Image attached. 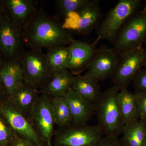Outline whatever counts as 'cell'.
Wrapping results in <instances>:
<instances>
[{
  "label": "cell",
  "mask_w": 146,
  "mask_h": 146,
  "mask_svg": "<svg viewBox=\"0 0 146 146\" xmlns=\"http://www.w3.org/2000/svg\"><path fill=\"white\" fill-rule=\"evenodd\" d=\"M22 36L24 45L29 48L42 50L69 45L74 40L58 18L48 16L42 8L22 31Z\"/></svg>",
  "instance_id": "cell-1"
},
{
  "label": "cell",
  "mask_w": 146,
  "mask_h": 146,
  "mask_svg": "<svg viewBox=\"0 0 146 146\" xmlns=\"http://www.w3.org/2000/svg\"><path fill=\"white\" fill-rule=\"evenodd\" d=\"M119 90L115 86L102 92L94 104L98 125L106 136L118 138L121 134L124 123L117 96Z\"/></svg>",
  "instance_id": "cell-2"
},
{
  "label": "cell",
  "mask_w": 146,
  "mask_h": 146,
  "mask_svg": "<svg viewBox=\"0 0 146 146\" xmlns=\"http://www.w3.org/2000/svg\"><path fill=\"white\" fill-rule=\"evenodd\" d=\"M146 42V2L126 21L112 44L118 56L142 46Z\"/></svg>",
  "instance_id": "cell-3"
},
{
  "label": "cell",
  "mask_w": 146,
  "mask_h": 146,
  "mask_svg": "<svg viewBox=\"0 0 146 146\" xmlns=\"http://www.w3.org/2000/svg\"><path fill=\"white\" fill-rule=\"evenodd\" d=\"M141 0H120L102 18L95 30L98 39L113 44L120 29L131 16L144 6Z\"/></svg>",
  "instance_id": "cell-4"
},
{
  "label": "cell",
  "mask_w": 146,
  "mask_h": 146,
  "mask_svg": "<svg viewBox=\"0 0 146 146\" xmlns=\"http://www.w3.org/2000/svg\"><path fill=\"white\" fill-rule=\"evenodd\" d=\"M20 60L24 82L37 90L42 88L52 75L46 54L42 49L25 51Z\"/></svg>",
  "instance_id": "cell-5"
},
{
  "label": "cell",
  "mask_w": 146,
  "mask_h": 146,
  "mask_svg": "<svg viewBox=\"0 0 146 146\" xmlns=\"http://www.w3.org/2000/svg\"><path fill=\"white\" fill-rule=\"evenodd\" d=\"M54 135L56 146H99L104 133L98 125L72 124L60 127Z\"/></svg>",
  "instance_id": "cell-6"
},
{
  "label": "cell",
  "mask_w": 146,
  "mask_h": 146,
  "mask_svg": "<svg viewBox=\"0 0 146 146\" xmlns=\"http://www.w3.org/2000/svg\"><path fill=\"white\" fill-rule=\"evenodd\" d=\"M51 100V97L46 95L39 96L27 117L29 122L47 146H52L54 133Z\"/></svg>",
  "instance_id": "cell-7"
},
{
  "label": "cell",
  "mask_w": 146,
  "mask_h": 146,
  "mask_svg": "<svg viewBox=\"0 0 146 146\" xmlns=\"http://www.w3.org/2000/svg\"><path fill=\"white\" fill-rule=\"evenodd\" d=\"M102 19L99 1L88 0L78 12L65 20L63 26L71 33L88 34L96 30Z\"/></svg>",
  "instance_id": "cell-8"
},
{
  "label": "cell",
  "mask_w": 146,
  "mask_h": 146,
  "mask_svg": "<svg viewBox=\"0 0 146 146\" xmlns=\"http://www.w3.org/2000/svg\"><path fill=\"white\" fill-rule=\"evenodd\" d=\"M144 67V48L139 47L118 56L111 80L119 91L127 89L136 74Z\"/></svg>",
  "instance_id": "cell-9"
},
{
  "label": "cell",
  "mask_w": 146,
  "mask_h": 146,
  "mask_svg": "<svg viewBox=\"0 0 146 146\" xmlns=\"http://www.w3.org/2000/svg\"><path fill=\"white\" fill-rule=\"evenodd\" d=\"M24 45L22 31L3 13L0 16V53L7 60L20 59Z\"/></svg>",
  "instance_id": "cell-10"
},
{
  "label": "cell",
  "mask_w": 146,
  "mask_h": 146,
  "mask_svg": "<svg viewBox=\"0 0 146 146\" xmlns=\"http://www.w3.org/2000/svg\"><path fill=\"white\" fill-rule=\"evenodd\" d=\"M0 114L18 136L29 140L37 146H45L43 141L29 122L27 117L7 99H0Z\"/></svg>",
  "instance_id": "cell-11"
},
{
  "label": "cell",
  "mask_w": 146,
  "mask_h": 146,
  "mask_svg": "<svg viewBox=\"0 0 146 146\" xmlns=\"http://www.w3.org/2000/svg\"><path fill=\"white\" fill-rule=\"evenodd\" d=\"M118 56L112 48L104 45L96 50L84 76L98 82L111 78L117 64Z\"/></svg>",
  "instance_id": "cell-12"
},
{
  "label": "cell",
  "mask_w": 146,
  "mask_h": 146,
  "mask_svg": "<svg viewBox=\"0 0 146 146\" xmlns=\"http://www.w3.org/2000/svg\"><path fill=\"white\" fill-rule=\"evenodd\" d=\"M4 13L13 23L23 31L35 16L39 9L35 0L2 1Z\"/></svg>",
  "instance_id": "cell-13"
},
{
  "label": "cell",
  "mask_w": 146,
  "mask_h": 146,
  "mask_svg": "<svg viewBox=\"0 0 146 146\" xmlns=\"http://www.w3.org/2000/svg\"><path fill=\"white\" fill-rule=\"evenodd\" d=\"M69 46L68 70L74 75H79L87 69L96 50L92 44L74 39Z\"/></svg>",
  "instance_id": "cell-14"
},
{
  "label": "cell",
  "mask_w": 146,
  "mask_h": 146,
  "mask_svg": "<svg viewBox=\"0 0 146 146\" xmlns=\"http://www.w3.org/2000/svg\"><path fill=\"white\" fill-rule=\"evenodd\" d=\"M64 97L70 106L72 124L77 125L86 124L95 113L94 104L80 96L72 88Z\"/></svg>",
  "instance_id": "cell-15"
},
{
  "label": "cell",
  "mask_w": 146,
  "mask_h": 146,
  "mask_svg": "<svg viewBox=\"0 0 146 146\" xmlns=\"http://www.w3.org/2000/svg\"><path fill=\"white\" fill-rule=\"evenodd\" d=\"M39 90L23 82L7 98L27 117L39 96Z\"/></svg>",
  "instance_id": "cell-16"
},
{
  "label": "cell",
  "mask_w": 146,
  "mask_h": 146,
  "mask_svg": "<svg viewBox=\"0 0 146 146\" xmlns=\"http://www.w3.org/2000/svg\"><path fill=\"white\" fill-rule=\"evenodd\" d=\"M24 82L20 59L6 60L0 71V83L9 96Z\"/></svg>",
  "instance_id": "cell-17"
},
{
  "label": "cell",
  "mask_w": 146,
  "mask_h": 146,
  "mask_svg": "<svg viewBox=\"0 0 146 146\" xmlns=\"http://www.w3.org/2000/svg\"><path fill=\"white\" fill-rule=\"evenodd\" d=\"M74 76L68 70L52 75L39 93L52 98L64 97L72 88Z\"/></svg>",
  "instance_id": "cell-18"
},
{
  "label": "cell",
  "mask_w": 146,
  "mask_h": 146,
  "mask_svg": "<svg viewBox=\"0 0 146 146\" xmlns=\"http://www.w3.org/2000/svg\"><path fill=\"white\" fill-rule=\"evenodd\" d=\"M117 98L124 125L140 120L135 93L123 89L118 92Z\"/></svg>",
  "instance_id": "cell-19"
},
{
  "label": "cell",
  "mask_w": 146,
  "mask_h": 146,
  "mask_svg": "<svg viewBox=\"0 0 146 146\" xmlns=\"http://www.w3.org/2000/svg\"><path fill=\"white\" fill-rule=\"evenodd\" d=\"M72 89L94 104L102 93L99 82L84 75L74 76Z\"/></svg>",
  "instance_id": "cell-20"
},
{
  "label": "cell",
  "mask_w": 146,
  "mask_h": 146,
  "mask_svg": "<svg viewBox=\"0 0 146 146\" xmlns=\"http://www.w3.org/2000/svg\"><path fill=\"white\" fill-rule=\"evenodd\" d=\"M121 139L125 146H146V121L125 125Z\"/></svg>",
  "instance_id": "cell-21"
},
{
  "label": "cell",
  "mask_w": 146,
  "mask_h": 146,
  "mask_svg": "<svg viewBox=\"0 0 146 146\" xmlns=\"http://www.w3.org/2000/svg\"><path fill=\"white\" fill-rule=\"evenodd\" d=\"M46 54L52 75L68 70L70 54L69 45L48 49Z\"/></svg>",
  "instance_id": "cell-22"
},
{
  "label": "cell",
  "mask_w": 146,
  "mask_h": 146,
  "mask_svg": "<svg viewBox=\"0 0 146 146\" xmlns=\"http://www.w3.org/2000/svg\"><path fill=\"white\" fill-rule=\"evenodd\" d=\"M51 107L55 124L60 127H63L72 124V117L70 106L65 97L51 98Z\"/></svg>",
  "instance_id": "cell-23"
},
{
  "label": "cell",
  "mask_w": 146,
  "mask_h": 146,
  "mask_svg": "<svg viewBox=\"0 0 146 146\" xmlns=\"http://www.w3.org/2000/svg\"><path fill=\"white\" fill-rule=\"evenodd\" d=\"M88 0H56L55 7L57 15L64 20L70 15L76 13Z\"/></svg>",
  "instance_id": "cell-24"
},
{
  "label": "cell",
  "mask_w": 146,
  "mask_h": 146,
  "mask_svg": "<svg viewBox=\"0 0 146 146\" xmlns=\"http://www.w3.org/2000/svg\"><path fill=\"white\" fill-rule=\"evenodd\" d=\"M16 133L0 114V146H10Z\"/></svg>",
  "instance_id": "cell-25"
},
{
  "label": "cell",
  "mask_w": 146,
  "mask_h": 146,
  "mask_svg": "<svg viewBox=\"0 0 146 146\" xmlns=\"http://www.w3.org/2000/svg\"><path fill=\"white\" fill-rule=\"evenodd\" d=\"M135 93L146 92V67L144 66L136 74L133 81Z\"/></svg>",
  "instance_id": "cell-26"
},
{
  "label": "cell",
  "mask_w": 146,
  "mask_h": 146,
  "mask_svg": "<svg viewBox=\"0 0 146 146\" xmlns=\"http://www.w3.org/2000/svg\"><path fill=\"white\" fill-rule=\"evenodd\" d=\"M134 93L136 96L139 119L146 121V92Z\"/></svg>",
  "instance_id": "cell-27"
},
{
  "label": "cell",
  "mask_w": 146,
  "mask_h": 146,
  "mask_svg": "<svg viewBox=\"0 0 146 146\" xmlns=\"http://www.w3.org/2000/svg\"><path fill=\"white\" fill-rule=\"evenodd\" d=\"M99 146H125L121 141L118 138L108 137H102Z\"/></svg>",
  "instance_id": "cell-28"
},
{
  "label": "cell",
  "mask_w": 146,
  "mask_h": 146,
  "mask_svg": "<svg viewBox=\"0 0 146 146\" xmlns=\"http://www.w3.org/2000/svg\"><path fill=\"white\" fill-rule=\"evenodd\" d=\"M10 146H37L31 142L15 134Z\"/></svg>",
  "instance_id": "cell-29"
},
{
  "label": "cell",
  "mask_w": 146,
  "mask_h": 146,
  "mask_svg": "<svg viewBox=\"0 0 146 146\" xmlns=\"http://www.w3.org/2000/svg\"><path fill=\"white\" fill-rule=\"evenodd\" d=\"M4 93H5L6 94L5 89H4L2 85L0 83V99H1L3 98V96Z\"/></svg>",
  "instance_id": "cell-30"
},
{
  "label": "cell",
  "mask_w": 146,
  "mask_h": 146,
  "mask_svg": "<svg viewBox=\"0 0 146 146\" xmlns=\"http://www.w3.org/2000/svg\"><path fill=\"white\" fill-rule=\"evenodd\" d=\"M144 66L146 67V42L145 43V47L144 48Z\"/></svg>",
  "instance_id": "cell-31"
},
{
  "label": "cell",
  "mask_w": 146,
  "mask_h": 146,
  "mask_svg": "<svg viewBox=\"0 0 146 146\" xmlns=\"http://www.w3.org/2000/svg\"><path fill=\"white\" fill-rule=\"evenodd\" d=\"M4 13V11L2 1H0V16H1Z\"/></svg>",
  "instance_id": "cell-32"
},
{
  "label": "cell",
  "mask_w": 146,
  "mask_h": 146,
  "mask_svg": "<svg viewBox=\"0 0 146 146\" xmlns=\"http://www.w3.org/2000/svg\"><path fill=\"white\" fill-rule=\"evenodd\" d=\"M5 60H3L1 57H0V71H1V69L2 68L3 66L4 65L5 63L6 62Z\"/></svg>",
  "instance_id": "cell-33"
}]
</instances>
